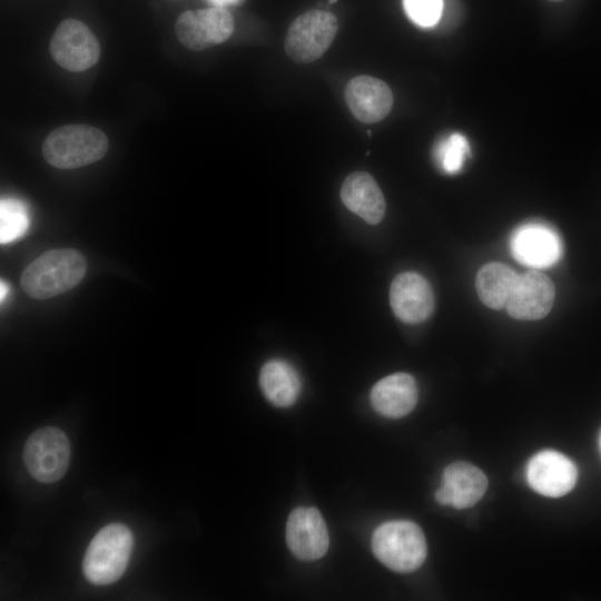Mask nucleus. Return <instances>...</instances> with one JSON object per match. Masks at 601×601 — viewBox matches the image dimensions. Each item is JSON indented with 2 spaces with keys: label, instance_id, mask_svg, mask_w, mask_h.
<instances>
[{
  "label": "nucleus",
  "instance_id": "16",
  "mask_svg": "<svg viewBox=\"0 0 601 601\" xmlns=\"http://www.w3.org/2000/svg\"><path fill=\"white\" fill-rule=\"evenodd\" d=\"M417 403V386L412 375L394 373L380 380L371 391V404L381 415L400 418Z\"/></svg>",
  "mask_w": 601,
  "mask_h": 601
},
{
  "label": "nucleus",
  "instance_id": "27",
  "mask_svg": "<svg viewBox=\"0 0 601 601\" xmlns=\"http://www.w3.org/2000/svg\"><path fill=\"white\" fill-rule=\"evenodd\" d=\"M599 445H600V451H601V434H600Z\"/></svg>",
  "mask_w": 601,
  "mask_h": 601
},
{
  "label": "nucleus",
  "instance_id": "22",
  "mask_svg": "<svg viewBox=\"0 0 601 601\" xmlns=\"http://www.w3.org/2000/svg\"><path fill=\"white\" fill-rule=\"evenodd\" d=\"M407 17L421 27H432L443 12V0H403Z\"/></svg>",
  "mask_w": 601,
  "mask_h": 601
},
{
  "label": "nucleus",
  "instance_id": "6",
  "mask_svg": "<svg viewBox=\"0 0 601 601\" xmlns=\"http://www.w3.org/2000/svg\"><path fill=\"white\" fill-rule=\"evenodd\" d=\"M70 442L58 427L35 431L23 447V461L31 476L42 483L60 480L69 466Z\"/></svg>",
  "mask_w": 601,
  "mask_h": 601
},
{
  "label": "nucleus",
  "instance_id": "15",
  "mask_svg": "<svg viewBox=\"0 0 601 601\" xmlns=\"http://www.w3.org/2000/svg\"><path fill=\"white\" fill-rule=\"evenodd\" d=\"M344 97L354 117L364 124H374L385 118L394 100L386 82L367 75L351 79L345 87Z\"/></svg>",
  "mask_w": 601,
  "mask_h": 601
},
{
  "label": "nucleus",
  "instance_id": "25",
  "mask_svg": "<svg viewBox=\"0 0 601 601\" xmlns=\"http://www.w3.org/2000/svg\"><path fill=\"white\" fill-rule=\"evenodd\" d=\"M338 0H328V3L333 4L336 3Z\"/></svg>",
  "mask_w": 601,
  "mask_h": 601
},
{
  "label": "nucleus",
  "instance_id": "7",
  "mask_svg": "<svg viewBox=\"0 0 601 601\" xmlns=\"http://www.w3.org/2000/svg\"><path fill=\"white\" fill-rule=\"evenodd\" d=\"M235 30L234 18L226 8L208 7L187 10L175 22V35L190 50H205L228 40Z\"/></svg>",
  "mask_w": 601,
  "mask_h": 601
},
{
  "label": "nucleus",
  "instance_id": "18",
  "mask_svg": "<svg viewBox=\"0 0 601 601\" xmlns=\"http://www.w3.org/2000/svg\"><path fill=\"white\" fill-rule=\"evenodd\" d=\"M259 386L264 396L277 407L293 405L300 392L296 370L283 359H270L263 365Z\"/></svg>",
  "mask_w": 601,
  "mask_h": 601
},
{
  "label": "nucleus",
  "instance_id": "9",
  "mask_svg": "<svg viewBox=\"0 0 601 601\" xmlns=\"http://www.w3.org/2000/svg\"><path fill=\"white\" fill-rule=\"evenodd\" d=\"M510 249L519 263L540 270L560 260L562 242L559 234L550 226L542 223H529L513 231Z\"/></svg>",
  "mask_w": 601,
  "mask_h": 601
},
{
  "label": "nucleus",
  "instance_id": "10",
  "mask_svg": "<svg viewBox=\"0 0 601 601\" xmlns=\"http://www.w3.org/2000/svg\"><path fill=\"white\" fill-rule=\"evenodd\" d=\"M286 542L299 560L314 561L328 549V531L321 512L315 508H296L286 523Z\"/></svg>",
  "mask_w": 601,
  "mask_h": 601
},
{
  "label": "nucleus",
  "instance_id": "5",
  "mask_svg": "<svg viewBox=\"0 0 601 601\" xmlns=\"http://www.w3.org/2000/svg\"><path fill=\"white\" fill-rule=\"evenodd\" d=\"M338 21L332 12L312 9L298 16L288 27L284 49L297 63H309L321 58L332 45Z\"/></svg>",
  "mask_w": 601,
  "mask_h": 601
},
{
  "label": "nucleus",
  "instance_id": "3",
  "mask_svg": "<svg viewBox=\"0 0 601 601\" xmlns=\"http://www.w3.org/2000/svg\"><path fill=\"white\" fill-rule=\"evenodd\" d=\"M134 546L131 530L122 523H110L90 541L82 561L86 579L96 585L117 581L126 571Z\"/></svg>",
  "mask_w": 601,
  "mask_h": 601
},
{
  "label": "nucleus",
  "instance_id": "20",
  "mask_svg": "<svg viewBox=\"0 0 601 601\" xmlns=\"http://www.w3.org/2000/svg\"><path fill=\"white\" fill-rule=\"evenodd\" d=\"M30 226L27 205L17 198H2L0 201V242L12 243L22 237Z\"/></svg>",
  "mask_w": 601,
  "mask_h": 601
},
{
  "label": "nucleus",
  "instance_id": "12",
  "mask_svg": "<svg viewBox=\"0 0 601 601\" xmlns=\"http://www.w3.org/2000/svg\"><path fill=\"white\" fill-rule=\"evenodd\" d=\"M390 303L400 321L418 324L426 321L434 311L433 289L422 275L402 273L391 284Z\"/></svg>",
  "mask_w": 601,
  "mask_h": 601
},
{
  "label": "nucleus",
  "instance_id": "21",
  "mask_svg": "<svg viewBox=\"0 0 601 601\" xmlns=\"http://www.w3.org/2000/svg\"><path fill=\"white\" fill-rule=\"evenodd\" d=\"M469 154V144L460 134H453L440 141L434 152L436 162L446 174L460 171Z\"/></svg>",
  "mask_w": 601,
  "mask_h": 601
},
{
  "label": "nucleus",
  "instance_id": "24",
  "mask_svg": "<svg viewBox=\"0 0 601 601\" xmlns=\"http://www.w3.org/2000/svg\"><path fill=\"white\" fill-rule=\"evenodd\" d=\"M8 292H9L8 285L6 284V282L1 280V284H0V299H1V302L4 299Z\"/></svg>",
  "mask_w": 601,
  "mask_h": 601
},
{
  "label": "nucleus",
  "instance_id": "23",
  "mask_svg": "<svg viewBox=\"0 0 601 601\" xmlns=\"http://www.w3.org/2000/svg\"><path fill=\"white\" fill-rule=\"evenodd\" d=\"M214 7L226 8L239 3L242 0H207Z\"/></svg>",
  "mask_w": 601,
  "mask_h": 601
},
{
  "label": "nucleus",
  "instance_id": "28",
  "mask_svg": "<svg viewBox=\"0 0 601 601\" xmlns=\"http://www.w3.org/2000/svg\"><path fill=\"white\" fill-rule=\"evenodd\" d=\"M550 1H561V0H550Z\"/></svg>",
  "mask_w": 601,
  "mask_h": 601
},
{
  "label": "nucleus",
  "instance_id": "17",
  "mask_svg": "<svg viewBox=\"0 0 601 601\" xmlns=\"http://www.w3.org/2000/svg\"><path fill=\"white\" fill-rule=\"evenodd\" d=\"M343 204L370 225L378 224L386 209L385 199L375 179L365 171L346 177L341 188Z\"/></svg>",
  "mask_w": 601,
  "mask_h": 601
},
{
  "label": "nucleus",
  "instance_id": "2",
  "mask_svg": "<svg viewBox=\"0 0 601 601\" xmlns=\"http://www.w3.org/2000/svg\"><path fill=\"white\" fill-rule=\"evenodd\" d=\"M108 147V138L99 128L72 124L58 127L47 136L42 156L56 168L75 169L100 160Z\"/></svg>",
  "mask_w": 601,
  "mask_h": 601
},
{
  "label": "nucleus",
  "instance_id": "8",
  "mask_svg": "<svg viewBox=\"0 0 601 601\" xmlns=\"http://www.w3.org/2000/svg\"><path fill=\"white\" fill-rule=\"evenodd\" d=\"M49 51L61 68L80 72L98 62L100 45L83 22L66 19L55 30L49 43Z\"/></svg>",
  "mask_w": 601,
  "mask_h": 601
},
{
  "label": "nucleus",
  "instance_id": "26",
  "mask_svg": "<svg viewBox=\"0 0 601 601\" xmlns=\"http://www.w3.org/2000/svg\"><path fill=\"white\" fill-rule=\"evenodd\" d=\"M366 134H367V136H370V137L372 136V131H370V130H367Z\"/></svg>",
  "mask_w": 601,
  "mask_h": 601
},
{
  "label": "nucleus",
  "instance_id": "14",
  "mask_svg": "<svg viewBox=\"0 0 601 601\" xmlns=\"http://www.w3.org/2000/svg\"><path fill=\"white\" fill-rule=\"evenodd\" d=\"M486 489L487 479L479 467L467 462H454L443 471L435 500L457 510L467 509L482 499Z\"/></svg>",
  "mask_w": 601,
  "mask_h": 601
},
{
  "label": "nucleus",
  "instance_id": "19",
  "mask_svg": "<svg viewBox=\"0 0 601 601\" xmlns=\"http://www.w3.org/2000/svg\"><path fill=\"white\" fill-rule=\"evenodd\" d=\"M518 276L519 274L502 263L492 262L482 266L475 279L481 302L493 309L504 308Z\"/></svg>",
  "mask_w": 601,
  "mask_h": 601
},
{
  "label": "nucleus",
  "instance_id": "4",
  "mask_svg": "<svg viewBox=\"0 0 601 601\" xmlns=\"http://www.w3.org/2000/svg\"><path fill=\"white\" fill-rule=\"evenodd\" d=\"M372 550L384 565L402 573L418 569L427 553L423 531L407 520L381 524L373 533Z\"/></svg>",
  "mask_w": 601,
  "mask_h": 601
},
{
  "label": "nucleus",
  "instance_id": "13",
  "mask_svg": "<svg viewBox=\"0 0 601 601\" xmlns=\"http://www.w3.org/2000/svg\"><path fill=\"white\" fill-rule=\"evenodd\" d=\"M554 296L552 280L540 270L531 269L518 276L505 308L513 318L535 321L551 311Z\"/></svg>",
  "mask_w": 601,
  "mask_h": 601
},
{
  "label": "nucleus",
  "instance_id": "1",
  "mask_svg": "<svg viewBox=\"0 0 601 601\" xmlns=\"http://www.w3.org/2000/svg\"><path fill=\"white\" fill-rule=\"evenodd\" d=\"M86 270V258L78 250L51 249L28 265L21 275V286L30 297L47 299L77 286Z\"/></svg>",
  "mask_w": 601,
  "mask_h": 601
},
{
  "label": "nucleus",
  "instance_id": "11",
  "mask_svg": "<svg viewBox=\"0 0 601 601\" xmlns=\"http://www.w3.org/2000/svg\"><path fill=\"white\" fill-rule=\"evenodd\" d=\"M578 470L564 454L545 450L536 453L528 463L526 480L538 493L548 497H560L569 493L577 483Z\"/></svg>",
  "mask_w": 601,
  "mask_h": 601
}]
</instances>
